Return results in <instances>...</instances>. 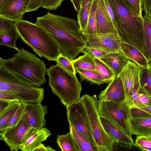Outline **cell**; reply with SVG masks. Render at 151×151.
<instances>
[{
  "label": "cell",
  "instance_id": "cell-30",
  "mask_svg": "<svg viewBox=\"0 0 151 151\" xmlns=\"http://www.w3.org/2000/svg\"><path fill=\"white\" fill-rule=\"evenodd\" d=\"M98 0H93L91 7L87 27L83 34H97L96 11Z\"/></svg>",
  "mask_w": 151,
  "mask_h": 151
},
{
  "label": "cell",
  "instance_id": "cell-50",
  "mask_svg": "<svg viewBox=\"0 0 151 151\" xmlns=\"http://www.w3.org/2000/svg\"><path fill=\"white\" fill-rule=\"evenodd\" d=\"M4 0H0V3H1Z\"/></svg>",
  "mask_w": 151,
  "mask_h": 151
},
{
  "label": "cell",
  "instance_id": "cell-38",
  "mask_svg": "<svg viewBox=\"0 0 151 151\" xmlns=\"http://www.w3.org/2000/svg\"><path fill=\"white\" fill-rule=\"evenodd\" d=\"M81 52L88 55L93 58H100L109 52L87 45L82 49Z\"/></svg>",
  "mask_w": 151,
  "mask_h": 151
},
{
  "label": "cell",
  "instance_id": "cell-39",
  "mask_svg": "<svg viewBox=\"0 0 151 151\" xmlns=\"http://www.w3.org/2000/svg\"><path fill=\"white\" fill-rule=\"evenodd\" d=\"M64 0H43L42 7L50 10H56Z\"/></svg>",
  "mask_w": 151,
  "mask_h": 151
},
{
  "label": "cell",
  "instance_id": "cell-44",
  "mask_svg": "<svg viewBox=\"0 0 151 151\" xmlns=\"http://www.w3.org/2000/svg\"><path fill=\"white\" fill-rule=\"evenodd\" d=\"M50 146H45L43 144L41 143L37 147L33 150L32 151H55Z\"/></svg>",
  "mask_w": 151,
  "mask_h": 151
},
{
  "label": "cell",
  "instance_id": "cell-2",
  "mask_svg": "<svg viewBox=\"0 0 151 151\" xmlns=\"http://www.w3.org/2000/svg\"><path fill=\"white\" fill-rule=\"evenodd\" d=\"M108 0L115 15V28L121 42L133 46L142 53L143 18L134 13L123 0Z\"/></svg>",
  "mask_w": 151,
  "mask_h": 151
},
{
  "label": "cell",
  "instance_id": "cell-17",
  "mask_svg": "<svg viewBox=\"0 0 151 151\" xmlns=\"http://www.w3.org/2000/svg\"><path fill=\"white\" fill-rule=\"evenodd\" d=\"M97 34L112 33L117 35L108 13L104 0H98L96 11Z\"/></svg>",
  "mask_w": 151,
  "mask_h": 151
},
{
  "label": "cell",
  "instance_id": "cell-29",
  "mask_svg": "<svg viewBox=\"0 0 151 151\" xmlns=\"http://www.w3.org/2000/svg\"><path fill=\"white\" fill-rule=\"evenodd\" d=\"M93 0H90L83 7L81 8L77 15L78 22L83 34L86 29Z\"/></svg>",
  "mask_w": 151,
  "mask_h": 151
},
{
  "label": "cell",
  "instance_id": "cell-36",
  "mask_svg": "<svg viewBox=\"0 0 151 151\" xmlns=\"http://www.w3.org/2000/svg\"><path fill=\"white\" fill-rule=\"evenodd\" d=\"M126 5L134 13L143 18V0H123Z\"/></svg>",
  "mask_w": 151,
  "mask_h": 151
},
{
  "label": "cell",
  "instance_id": "cell-22",
  "mask_svg": "<svg viewBox=\"0 0 151 151\" xmlns=\"http://www.w3.org/2000/svg\"><path fill=\"white\" fill-rule=\"evenodd\" d=\"M131 130L132 135H151V117L132 118Z\"/></svg>",
  "mask_w": 151,
  "mask_h": 151
},
{
  "label": "cell",
  "instance_id": "cell-8",
  "mask_svg": "<svg viewBox=\"0 0 151 151\" xmlns=\"http://www.w3.org/2000/svg\"><path fill=\"white\" fill-rule=\"evenodd\" d=\"M100 116L132 136L130 107L126 101L121 102L97 100Z\"/></svg>",
  "mask_w": 151,
  "mask_h": 151
},
{
  "label": "cell",
  "instance_id": "cell-49",
  "mask_svg": "<svg viewBox=\"0 0 151 151\" xmlns=\"http://www.w3.org/2000/svg\"><path fill=\"white\" fill-rule=\"evenodd\" d=\"M150 19H151V9L150 10Z\"/></svg>",
  "mask_w": 151,
  "mask_h": 151
},
{
  "label": "cell",
  "instance_id": "cell-20",
  "mask_svg": "<svg viewBox=\"0 0 151 151\" xmlns=\"http://www.w3.org/2000/svg\"><path fill=\"white\" fill-rule=\"evenodd\" d=\"M50 131L47 128L35 130L29 135L24 144L21 150L32 151L42 142L47 140L52 135Z\"/></svg>",
  "mask_w": 151,
  "mask_h": 151
},
{
  "label": "cell",
  "instance_id": "cell-48",
  "mask_svg": "<svg viewBox=\"0 0 151 151\" xmlns=\"http://www.w3.org/2000/svg\"><path fill=\"white\" fill-rule=\"evenodd\" d=\"M147 68L151 74V63L149 64V67Z\"/></svg>",
  "mask_w": 151,
  "mask_h": 151
},
{
  "label": "cell",
  "instance_id": "cell-25",
  "mask_svg": "<svg viewBox=\"0 0 151 151\" xmlns=\"http://www.w3.org/2000/svg\"><path fill=\"white\" fill-rule=\"evenodd\" d=\"M56 142L63 151H80L71 132L66 134L57 135Z\"/></svg>",
  "mask_w": 151,
  "mask_h": 151
},
{
  "label": "cell",
  "instance_id": "cell-12",
  "mask_svg": "<svg viewBox=\"0 0 151 151\" xmlns=\"http://www.w3.org/2000/svg\"><path fill=\"white\" fill-rule=\"evenodd\" d=\"M24 103L25 108L22 119L35 130L45 127V116L48 113L47 106L41 103Z\"/></svg>",
  "mask_w": 151,
  "mask_h": 151
},
{
  "label": "cell",
  "instance_id": "cell-43",
  "mask_svg": "<svg viewBox=\"0 0 151 151\" xmlns=\"http://www.w3.org/2000/svg\"><path fill=\"white\" fill-rule=\"evenodd\" d=\"M143 8L145 14V15L150 18L151 9V0H143Z\"/></svg>",
  "mask_w": 151,
  "mask_h": 151
},
{
  "label": "cell",
  "instance_id": "cell-6",
  "mask_svg": "<svg viewBox=\"0 0 151 151\" xmlns=\"http://www.w3.org/2000/svg\"><path fill=\"white\" fill-rule=\"evenodd\" d=\"M80 99L86 111L95 147L97 151H112L117 142L105 131L98 109L96 97L83 95Z\"/></svg>",
  "mask_w": 151,
  "mask_h": 151
},
{
  "label": "cell",
  "instance_id": "cell-32",
  "mask_svg": "<svg viewBox=\"0 0 151 151\" xmlns=\"http://www.w3.org/2000/svg\"><path fill=\"white\" fill-rule=\"evenodd\" d=\"M139 80L141 86L151 94V74L147 68H141Z\"/></svg>",
  "mask_w": 151,
  "mask_h": 151
},
{
  "label": "cell",
  "instance_id": "cell-19",
  "mask_svg": "<svg viewBox=\"0 0 151 151\" xmlns=\"http://www.w3.org/2000/svg\"><path fill=\"white\" fill-rule=\"evenodd\" d=\"M99 58L112 70L115 76H118L129 60L120 50L109 52Z\"/></svg>",
  "mask_w": 151,
  "mask_h": 151
},
{
  "label": "cell",
  "instance_id": "cell-47",
  "mask_svg": "<svg viewBox=\"0 0 151 151\" xmlns=\"http://www.w3.org/2000/svg\"><path fill=\"white\" fill-rule=\"evenodd\" d=\"M89 0H81V8L83 7L84 6Z\"/></svg>",
  "mask_w": 151,
  "mask_h": 151
},
{
  "label": "cell",
  "instance_id": "cell-1",
  "mask_svg": "<svg viewBox=\"0 0 151 151\" xmlns=\"http://www.w3.org/2000/svg\"><path fill=\"white\" fill-rule=\"evenodd\" d=\"M35 23L53 37L61 53L71 61L75 59L87 45L78 23L73 19L48 12L37 17Z\"/></svg>",
  "mask_w": 151,
  "mask_h": 151
},
{
  "label": "cell",
  "instance_id": "cell-46",
  "mask_svg": "<svg viewBox=\"0 0 151 151\" xmlns=\"http://www.w3.org/2000/svg\"><path fill=\"white\" fill-rule=\"evenodd\" d=\"M139 108L145 111L151 116V106H144L139 107Z\"/></svg>",
  "mask_w": 151,
  "mask_h": 151
},
{
  "label": "cell",
  "instance_id": "cell-37",
  "mask_svg": "<svg viewBox=\"0 0 151 151\" xmlns=\"http://www.w3.org/2000/svg\"><path fill=\"white\" fill-rule=\"evenodd\" d=\"M138 98L141 107L151 106V94L140 84L138 91Z\"/></svg>",
  "mask_w": 151,
  "mask_h": 151
},
{
  "label": "cell",
  "instance_id": "cell-21",
  "mask_svg": "<svg viewBox=\"0 0 151 151\" xmlns=\"http://www.w3.org/2000/svg\"><path fill=\"white\" fill-rule=\"evenodd\" d=\"M120 50L125 56L142 68H148L149 63L143 54L133 46L121 42Z\"/></svg>",
  "mask_w": 151,
  "mask_h": 151
},
{
  "label": "cell",
  "instance_id": "cell-15",
  "mask_svg": "<svg viewBox=\"0 0 151 151\" xmlns=\"http://www.w3.org/2000/svg\"><path fill=\"white\" fill-rule=\"evenodd\" d=\"M99 100L121 102L126 101L125 90L122 81L119 76H116L106 88L99 94Z\"/></svg>",
  "mask_w": 151,
  "mask_h": 151
},
{
  "label": "cell",
  "instance_id": "cell-35",
  "mask_svg": "<svg viewBox=\"0 0 151 151\" xmlns=\"http://www.w3.org/2000/svg\"><path fill=\"white\" fill-rule=\"evenodd\" d=\"M135 144L142 151H151V135L137 136Z\"/></svg>",
  "mask_w": 151,
  "mask_h": 151
},
{
  "label": "cell",
  "instance_id": "cell-16",
  "mask_svg": "<svg viewBox=\"0 0 151 151\" xmlns=\"http://www.w3.org/2000/svg\"><path fill=\"white\" fill-rule=\"evenodd\" d=\"M19 35L14 22L0 18V44L15 49Z\"/></svg>",
  "mask_w": 151,
  "mask_h": 151
},
{
  "label": "cell",
  "instance_id": "cell-13",
  "mask_svg": "<svg viewBox=\"0 0 151 151\" xmlns=\"http://www.w3.org/2000/svg\"><path fill=\"white\" fill-rule=\"evenodd\" d=\"M141 68L134 62L129 60L118 75L122 81L125 93L126 101L129 105L131 101L134 87L140 84L139 74Z\"/></svg>",
  "mask_w": 151,
  "mask_h": 151
},
{
  "label": "cell",
  "instance_id": "cell-28",
  "mask_svg": "<svg viewBox=\"0 0 151 151\" xmlns=\"http://www.w3.org/2000/svg\"><path fill=\"white\" fill-rule=\"evenodd\" d=\"M75 69L95 70L96 66L93 58L84 54L78 58L72 60Z\"/></svg>",
  "mask_w": 151,
  "mask_h": 151
},
{
  "label": "cell",
  "instance_id": "cell-41",
  "mask_svg": "<svg viewBox=\"0 0 151 151\" xmlns=\"http://www.w3.org/2000/svg\"><path fill=\"white\" fill-rule=\"evenodd\" d=\"M43 0H30L27 12L35 11L40 7H42Z\"/></svg>",
  "mask_w": 151,
  "mask_h": 151
},
{
  "label": "cell",
  "instance_id": "cell-4",
  "mask_svg": "<svg viewBox=\"0 0 151 151\" xmlns=\"http://www.w3.org/2000/svg\"><path fill=\"white\" fill-rule=\"evenodd\" d=\"M14 23L22 40L40 58L56 61L61 52L57 42L47 31L26 20Z\"/></svg>",
  "mask_w": 151,
  "mask_h": 151
},
{
  "label": "cell",
  "instance_id": "cell-33",
  "mask_svg": "<svg viewBox=\"0 0 151 151\" xmlns=\"http://www.w3.org/2000/svg\"><path fill=\"white\" fill-rule=\"evenodd\" d=\"M25 105L24 102H21L19 108L8 124L0 130V132L11 128L17 124L22 119L24 110Z\"/></svg>",
  "mask_w": 151,
  "mask_h": 151
},
{
  "label": "cell",
  "instance_id": "cell-24",
  "mask_svg": "<svg viewBox=\"0 0 151 151\" xmlns=\"http://www.w3.org/2000/svg\"><path fill=\"white\" fill-rule=\"evenodd\" d=\"M70 131L80 151H97L90 141L74 126L69 125Z\"/></svg>",
  "mask_w": 151,
  "mask_h": 151
},
{
  "label": "cell",
  "instance_id": "cell-31",
  "mask_svg": "<svg viewBox=\"0 0 151 151\" xmlns=\"http://www.w3.org/2000/svg\"><path fill=\"white\" fill-rule=\"evenodd\" d=\"M21 104L18 101L14 103L0 114V130L9 122L15 114Z\"/></svg>",
  "mask_w": 151,
  "mask_h": 151
},
{
  "label": "cell",
  "instance_id": "cell-14",
  "mask_svg": "<svg viewBox=\"0 0 151 151\" xmlns=\"http://www.w3.org/2000/svg\"><path fill=\"white\" fill-rule=\"evenodd\" d=\"M30 0H4L0 3V18L14 22L23 20Z\"/></svg>",
  "mask_w": 151,
  "mask_h": 151
},
{
  "label": "cell",
  "instance_id": "cell-42",
  "mask_svg": "<svg viewBox=\"0 0 151 151\" xmlns=\"http://www.w3.org/2000/svg\"><path fill=\"white\" fill-rule=\"evenodd\" d=\"M18 101H19L0 99V114L12 104Z\"/></svg>",
  "mask_w": 151,
  "mask_h": 151
},
{
  "label": "cell",
  "instance_id": "cell-40",
  "mask_svg": "<svg viewBox=\"0 0 151 151\" xmlns=\"http://www.w3.org/2000/svg\"><path fill=\"white\" fill-rule=\"evenodd\" d=\"M0 99L19 101L17 93L12 90L0 91Z\"/></svg>",
  "mask_w": 151,
  "mask_h": 151
},
{
  "label": "cell",
  "instance_id": "cell-23",
  "mask_svg": "<svg viewBox=\"0 0 151 151\" xmlns=\"http://www.w3.org/2000/svg\"><path fill=\"white\" fill-rule=\"evenodd\" d=\"M143 49L142 53L149 63L151 62V20L143 17Z\"/></svg>",
  "mask_w": 151,
  "mask_h": 151
},
{
  "label": "cell",
  "instance_id": "cell-45",
  "mask_svg": "<svg viewBox=\"0 0 151 151\" xmlns=\"http://www.w3.org/2000/svg\"><path fill=\"white\" fill-rule=\"evenodd\" d=\"M76 11L78 12L81 8V0H70Z\"/></svg>",
  "mask_w": 151,
  "mask_h": 151
},
{
  "label": "cell",
  "instance_id": "cell-27",
  "mask_svg": "<svg viewBox=\"0 0 151 151\" xmlns=\"http://www.w3.org/2000/svg\"><path fill=\"white\" fill-rule=\"evenodd\" d=\"M93 59L96 66L95 71L103 78L105 83H109L116 76L114 73L99 58H94Z\"/></svg>",
  "mask_w": 151,
  "mask_h": 151
},
{
  "label": "cell",
  "instance_id": "cell-34",
  "mask_svg": "<svg viewBox=\"0 0 151 151\" xmlns=\"http://www.w3.org/2000/svg\"><path fill=\"white\" fill-rule=\"evenodd\" d=\"M55 61L57 64L60 66L65 70L76 75V72L72 61L63 55L61 53L57 58Z\"/></svg>",
  "mask_w": 151,
  "mask_h": 151
},
{
  "label": "cell",
  "instance_id": "cell-3",
  "mask_svg": "<svg viewBox=\"0 0 151 151\" xmlns=\"http://www.w3.org/2000/svg\"><path fill=\"white\" fill-rule=\"evenodd\" d=\"M17 51L18 52L11 58H0V68L20 76L36 86H42L46 82L45 76L47 71L44 61L23 48Z\"/></svg>",
  "mask_w": 151,
  "mask_h": 151
},
{
  "label": "cell",
  "instance_id": "cell-18",
  "mask_svg": "<svg viewBox=\"0 0 151 151\" xmlns=\"http://www.w3.org/2000/svg\"><path fill=\"white\" fill-rule=\"evenodd\" d=\"M100 118L106 132L117 142L131 146H136L131 135L104 118L100 116Z\"/></svg>",
  "mask_w": 151,
  "mask_h": 151
},
{
  "label": "cell",
  "instance_id": "cell-9",
  "mask_svg": "<svg viewBox=\"0 0 151 151\" xmlns=\"http://www.w3.org/2000/svg\"><path fill=\"white\" fill-rule=\"evenodd\" d=\"M66 108L69 125L74 126L94 146L87 113L81 99Z\"/></svg>",
  "mask_w": 151,
  "mask_h": 151
},
{
  "label": "cell",
  "instance_id": "cell-11",
  "mask_svg": "<svg viewBox=\"0 0 151 151\" xmlns=\"http://www.w3.org/2000/svg\"><path fill=\"white\" fill-rule=\"evenodd\" d=\"M87 45L109 52L120 50L121 41L117 34L112 33L104 35L83 34Z\"/></svg>",
  "mask_w": 151,
  "mask_h": 151
},
{
  "label": "cell",
  "instance_id": "cell-26",
  "mask_svg": "<svg viewBox=\"0 0 151 151\" xmlns=\"http://www.w3.org/2000/svg\"><path fill=\"white\" fill-rule=\"evenodd\" d=\"M80 76L81 81L86 80L91 84H96L99 86L105 83L103 78L95 70L83 69L80 68L75 69Z\"/></svg>",
  "mask_w": 151,
  "mask_h": 151
},
{
  "label": "cell",
  "instance_id": "cell-5",
  "mask_svg": "<svg viewBox=\"0 0 151 151\" xmlns=\"http://www.w3.org/2000/svg\"><path fill=\"white\" fill-rule=\"evenodd\" d=\"M47 74L53 93L66 108L80 100L82 85L76 75L57 64L47 69Z\"/></svg>",
  "mask_w": 151,
  "mask_h": 151
},
{
  "label": "cell",
  "instance_id": "cell-7",
  "mask_svg": "<svg viewBox=\"0 0 151 151\" xmlns=\"http://www.w3.org/2000/svg\"><path fill=\"white\" fill-rule=\"evenodd\" d=\"M12 90L17 93L20 102L41 103L44 89L28 82L20 76L0 68V91Z\"/></svg>",
  "mask_w": 151,
  "mask_h": 151
},
{
  "label": "cell",
  "instance_id": "cell-10",
  "mask_svg": "<svg viewBox=\"0 0 151 151\" xmlns=\"http://www.w3.org/2000/svg\"><path fill=\"white\" fill-rule=\"evenodd\" d=\"M35 130L22 118L16 125L0 132V139L4 141L11 151L21 150L29 135Z\"/></svg>",
  "mask_w": 151,
  "mask_h": 151
}]
</instances>
